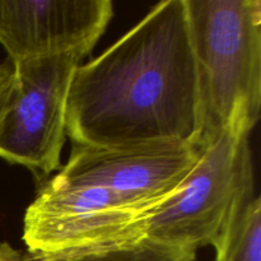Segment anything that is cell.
I'll list each match as a JSON object with an SVG mask.
<instances>
[{"label":"cell","mask_w":261,"mask_h":261,"mask_svg":"<svg viewBox=\"0 0 261 261\" xmlns=\"http://www.w3.org/2000/svg\"><path fill=\"white\" fill-rule=\"evenodd\" d=\"M0 261H30L22 256L19 251L12 247L8 242L0 244ZM33 261V260H31Z\"/></svg>","instance_id":"obj_11"},{"label":"cell","mask_w":261,"mask_h":261,"mask_svg":"<svg viewBox=\"0 0 261 261\" xmlns=\"http://www.w3.org/2000/svg\"><path fill=\"white\" fill-rule=\"evenodd\" d=\"M145 219L106 189L46 184L25 211L22 239L35 257L50 256L139 240Z\"/></svg>","instance_id":"obj_5"},{"label":"cell","mask_w":261,"mask_h":261,"mask_svg":"<svg viewBox=\"0 0 261 261\" xmlns=\"http://www.w3.org/2000/svg\"><path fill=\"white\" fill-rule=\"evenodd\" d=\"M196 251L142 237L112 246L35 257L33 261H196Z\"/></svg>","instance_id":"obj_8"},{"label":"cell","mask_w":261,"mask_h":261,"mask_svg":"<svg viewBox=\"0 0 261 261\" xmlns=\"http://www.w3.org/2000/svg\"><path fill=\"white\" fill-rule=\"evenodd\" d=\"M216 261H218V260H216Z\"/></svg>","instance_id":"obj_12"},{"label":"cell","mask_w":261,"mask_h":261,"mask_svg":"<svg viewBox=\"0 0 261 261\" xmlns=\"http://www.w3.org/2000/svg\"><path fill=\"white\" fill-rule=\"evenodd\" d=\"M66 135L82 147L181 144L200 150V93L185 0L158 3L75 69Z\"/></svg>","instance_id":"obj_1"},{"label":"cell","mask_w":261,"mask_h":261,"mask_svg":"<svg viewBox=\"0 0 261 261\" xmlns=\"http://www.w3.org/2000/svg\"><path fill=\"white\" fill-rule=\"evenodd\" d=\"M216 250L218 261H261V200L255 196L241 211Z\"/></svg>","instance_id":"obj_9"},{"label":"cell","mask_w":261,"mask_h":261,"mask_svg":"<svg viewBox=\"0 0 261 261\" xmlns=\"http://www.w3.org/2000/svg\"><path fill=\"white\" fill-rule=\"evenodd\" d=\"M254 125L236 117L201 149L182 185L144 222V237L173 246H218L255 198L249 137Z\"/></svg>","instance_id":"obj_3"},{"label":"cell","mask_w":261,"mask_h":261,"mask_svg":"<svg viewBox=\"0 0 261 261\" xmlns=\"http://www.w3.org/2000/svg\"><path fill=\"white\" fill-rule=\"evenodd\" d=\"M79 54L12 64L14 82L0 121V158L48 176L61 168L66 139V102Z\"/></svg>","instance_id":"obj_4"},{"label":"cell","mask_w":261,"mask_h":261,"mask_svg":"<svg viewBox=\"0 0 261 261\" xmlns=\"http://www.w3.org/2000/svg\"><path fill=\"white\" fill-rule=\"evenodd\" d=\"M200 152L181 144L129 148L73 145L68 163L47 184L106 189L148 217L180 189Z\"/></svg>","instance_id":"obj_6"},{"label":"cell","mask_w":261,"mask_h":261,"mask_svg":"<svg viewBox=\"0 0 261 261\" xmlns=\"http://www.w3.org/2000/svg\"><path fill=\"white\" fill-rule=\"evenodd\" d=\"M201 105L199 148L261 106L260 0H185Z\"/></svg>","instance_id":"obj_2"},{"label":"cell","mask_w":261,"mask_h":261,"mask_svg":"<svg viewBox=\"0 0 261 261\" xmlns=\"http://www.w3.org/2000/svg\"><path fill=\"white\" fill-rule=\"evenodd\" d=\"M13 82H14L13 65L10 63H2L0 64V121L7 109L8 99L13 88Z\"/></svg>","instance_id":"obj_10"},{"label":"cell","mask_w":261,"mask_h":261,"mask_svg":"<svg viewBox=\"0 0 261 261\" xmlns=\"http://www.w3.org/2000/svg\"><path fill=\"white\" fill-rule=\"evenodd\" d=\"M112 15L111 0H0V45L10 64L61 54L86 58Z\"/></svg>","instance_id":"obj_7"}]
</instances>
